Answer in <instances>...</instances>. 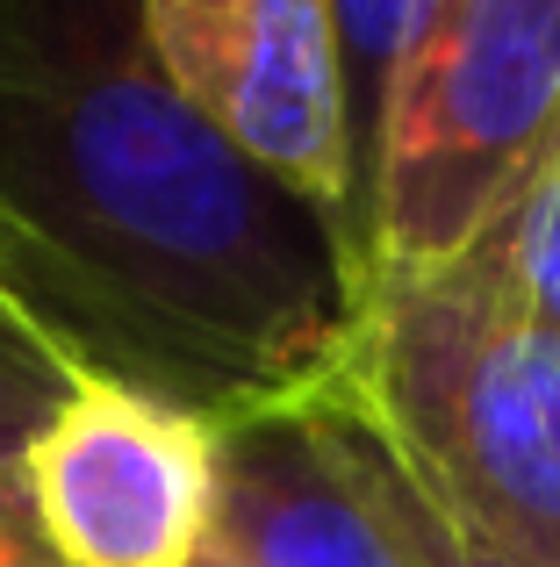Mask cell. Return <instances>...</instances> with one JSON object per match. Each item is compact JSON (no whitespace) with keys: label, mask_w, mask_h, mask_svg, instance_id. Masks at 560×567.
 I'll use <instances>...</instances> for the list:
<instances>
[{"label":"cell","mask_w":560,"mask_h":567,"mask_svg":"<svg viewBox=\"0 0 560 567\" xmlns=\"http://www.w3.org/2000/svg\"><path fill=\"white\" fill-rule=\"evenodd\" d=\"M216 539L238 567H424L388 445L338 374L216 424Z\"/></svg>","instance_id":"5"},{"label":"cell","mask_w":560,"mask_h":567,"mask_svg":"<svg viewBox=\"0 0 560 567\" xmlns=\"http://www.w3.org/2000/svg\"><path fill=\"white\" fill-rule=\"evenodd\" d=\"M173 94L288 202L352 230V130L338 22L323 0H137ZM352 266V259H345Z\"/></svg>","instance_id":"4"},{"label":"cell","mask_w":560,"mask_h":567,"mask_svg":"<svg viewBox=\"0 0 560 567\" xmlns=\"http://www.w3.org/2000/svg\"><path fill=\"white\" fill-rule=\"evenodd\" d=\"M504 237H510V266H518L525 295L560 323V152H553V166L539 173V187L525 194L518 223H510Z\"/></svg>","instance_id":"9"},{"label":"cell","mask_w":560,"mask_h":567,"mask_svg":"<svg viewBox=\"0 0 560 567\" xmlns=\"http://www.w3.org/2000/svg\"><path fill=\"white\" fill-rule=\"evenodd\" d=\"M560 152V0H432L388 94L360 295L438 274L518 223Z\"/></svg>","instance_id":"3"},{"label":"cell","mask_w":560,"mask_h":567,"mask_svg":"<svg viewBox=\"0 0 560 567\" xmlns=\"http://www.w3.org/2000/svg\"><path fill=\"white\" fill-rule=\"evenodd\" d=\"M0 295L209 424L338 374L345 251L158 72L137 0H0Z\"/></svg>","instance_id":"1"},{"label":"cell","mask_w":560,"mask_h":567,"mask_svg":"<svg viewBox=\"0 0 560 567\" xmlns=\"http://www.w3.org/2000/svg\"><path fill=\"white\" fill-rule=\"evenodd\" d=\"M360 402V395H352ZM381 431V424H374ZM388 445V439H381ZM388 474H395V503H403V517H409V532H417V554H424V567H532V560H518V554H504L496 539H481L467 517H453L446 503L432 496V488L409 474V460L388 445Z\"/></svg>","instance_id":"8"},{"label":"cell","mask_w":560,"mask_h":567,"mask_svg":"<svg viewBox=\"0 0 560 567\" xmlns=\"http://www.w3.org/2000/svg\"><path fill=\"white\" fill-rule=\"evenodd\" d=\"M0 567H65L37 517V488H29V460L0 467Z\"/></svg>","instance_id":"10"},{"label":"cell","mask_w":560,"mask_h":567,"mask_svg":"<svg viewBox=\"0 0 560 567\" xmlns=\"http://www.w3.org/2000/svg\"><path fill=\"white\" fill-rule=\"evenodd\" d=\"M195 567H238V554H230L224 539H209V546H201V560H195Z\"/></svg>","instance_id":"11"},{"label":"cell","mask_w":560,"mask_h":567,"mask_svg":"<svg viewBox=\"0 0 560 567\" xmlns=\"http://www.w3.org/2000/svg\"><path fill=\"white\" fill-rule=\"evenodd\" d=\"M80 367L0 295V467L29 460V445L65 416V402L80 395Z\"/></svg>","instance_id":"7"},{"label":"cell","mask_w":560,"mask_h":567,"mask_svg":"<svg viewBox=\"0 0 560 567\" xmlns=\"http://www.w3.org/2000/svg\"><path fill=\"white\" fill-rule=\"evenodd\" d=\"M338 381L453 517L560 567V323L525 295L510 237L360 295Z\"/></svg>","instance_id":"2"},{"label":"cell","mask_w":560,"mask_h":567,"mask_svg":"<svg viewBox=\"0 0 560 567\" xmlns=\"http://www.w3.org/2000/svg\"><path fill=\"white\" fill-rule=\"evenodd\" d=\"M29 488L65 567H195L216 539V424L123 381H80L29 445Z\"/></svg>","instance_id":"6"}]
</instances>
